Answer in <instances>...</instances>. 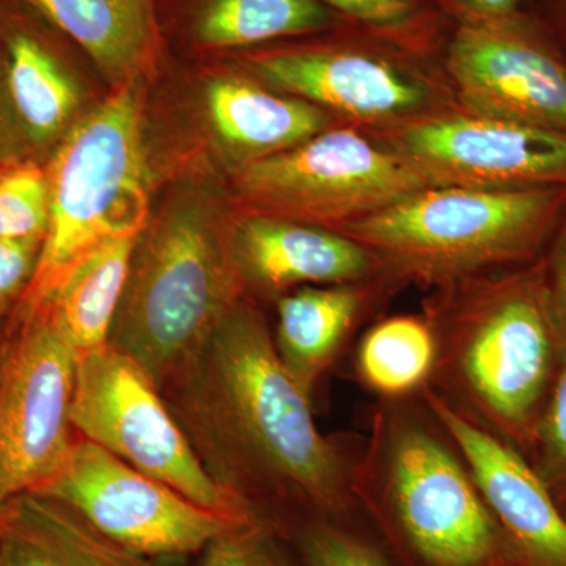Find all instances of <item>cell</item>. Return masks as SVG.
<instances>
[{"label":"cell","mask_w":566,"mask_h":566,"mask_svg":"<svg viewBox=\"0 0 566 566\" xmlns=\"http://www.w3.org/2000/svg\"><path fill=\"white\" fill-rule=\"evenodd\" d=\"M33 494L66 506L115 545L164 560L199 556L212 539L253 517L205 509L82 438L62 471Z\"/></svg>","instance_id":"8fae6325"},{"label":"cell","mask_w":566,"mask_h":566,"mask_svg":"<svg viewBox=\"0 0 566 566\" xmlns=\"http://www.w3.org/2000/svg\"><path fill=\"white\" fill-rule=\"evenodd\" d=\"M566 188L431 186L337 232L379 255L401 285L436 289L542 259Z\"/></svg>","instance_id":"5b68a950"},{"label":"cell","mask_w":566,"mask_h":566,"mask_svg":"<svg viewBox=\"0 0 566 566\" xmlns=\"http://www.w3.org/2000/svg\"><path fill=\"white\" fill-rule=\"evenodd\" d=\"M197 51H249L333 31L342 21L319 0H159Z\"/></svg>","instance_id":"ffe728a7"},{"label":"cell","mask_w":566,"mask_h":566,"mask_svg":"<svg viewBox=\"0 0 566 566\" xmlns=\"http://www.w3.org/2000/svg\"><path fill=\"white\" fill-rule=\"evenodd\" d=\"M436 342L424 315H398L371 324L354 353V378L378 400L412 397L433 376Z\"/></svg>","instance_id":"7402d4cb"},{"label":"cell","mask_w":566,"mask_h":566,"mask_svg":"<svg viewBox=\"0 0 566 566\" xmlns=\"http://www.w3.org/2000/svg\"><path fill=\"white\" fill-rule=\"evenodd\" d=\"M430 186L566 188V134L453 107L374 134Z\"/></svg>","instance_id":"4fadbf2b"},{"label":"cell","mask_w":566,"mask_h":566,"mask_svg":"<svg viewBox=\"0 0 566 566\" xmlns=\"http://www.w3.org/2000/svg\"><path fill=\"white\" fill-rule=\"evenodd\" d=\"M524 9L545 25L566 55V0H534Z\"/></svg>","instance_id":"836d02e7"},{"label":"cell","mask_w":566,"mask_h":566,"mask_svg":"<svg viewBox=\"0 0 566 566\" xmlns=\"http://www.w3.org/2000/svg\"><path fill=\"white\" fill-rule=\"evenodd\" d=\"M62 39L57 28L20 0L0 3L7 96L33 155L59 144L81 103Z\"/></svg>","instance_id":"2e32d148"},{"label":"cell","mask_w":566,"mask_h":566,"mask_svg":"<svg viewBox=\"0 0 566 566\" xmlns=\"http://www.w3.org/2000/svg\"><path fill=\"white\" fill-rule=\"evenodd\" d=\"M222 73L208 82L207 112L212 132L237 169L297 147L342 125L314 104L266 88L262 81Z\"/></svg>","instance_id":"ac0fdd59"},{"label":"cell","mask_w":566,"mask_h":566,"mask_svg":"<svg viewBox=\"0 0 566 566\" xmlns=\"http://www.w3.org/2000/svg\"><path fill=\"white\" fill-rule=\"evenodd\" d=\"M25 159H33V153L11 111L6 80H3L2 51H0V167L13 166Z\"/></svg>","instance_id":"d6a6232c"},{"label":"cell","mask_w":566,"mask_h":566,"mask_svg":"<svg viewBox=\"0 0 566 566\" xmlns=\"http://www.w3.org/2000/svg\"><path fill=\"white\" fill-rule=\"evenodd\" d=\"M0 3H2V0H0Z\"/></svg>","instance_id":"8d00e7d4"},{"label":"cell","mask_w":566,"mask_h":566,"mask_svg":"<svg viewBox=\"0 0 566 566\" xmlns=\"http://www.w3.org/2000/svg\"><path fill=\"white\" fill-rule=\"evenodd\" d=\"M77 359L41 301L21 300L0 327V512L69 461L80 439L71 423Z\"/></svg>","instance_id":"9c48e42d"},{"label":"cell","mask_w":566,"mask_h":566,"mask_svg":"<svg viewBox=\"0 0 566 566\" xmlns=\"http://www.w3.org/2000/svg\"><path fill=\"white\" fill-rule=\"evenodd\" d=\"M243 69L268 87L385 134L457 107L444 71L422 54L346 28L243 51Z\"/></svg>","instance_id":"52a82bcc"},{"label":"cell","mask_w":566,"mask_h":566,"mask_svg":"<svg viewBox=\"0 0 566 566\" xmlns=\"http://www.w3.org/2000/svg\"><path fill=\"white\" fill-rule=\"evenodd\" d=\"M420 395L460 447L517 556L531 566H566V517L527 458L461 415L430 387Z\"/></svg>","instance_id":"5bb4252c"},{"label":"cell","mask_w":566,"mask_h":566,"mask_svg":"<svg viewBox=\"0 0 566 566\" xmlns=\"http://www.w3.org/2000/svg\"><path fill=\"white\" fill-rule=\"evenodd\" d=\"M71 423L80 438L196 504L226 515L252 516L207 474L147 371L114 346L77 359Z\"/></svg>","instance_id":"30bf717a"},{"label":"cell","mask_w":566,"mask_h":566,"mask_svg":"<svg viewBox=\"0 0 566 566\" xmlns=\"http://www.w3.org/2000/svg\"><path fill=\"white\" fill-rule=\"evenodd\" d=\"M0 566H80L14 515L0 512Z\"/></svg>","instance_id":"f1b7e54d"},{"label":"cell","mask_w":566,"mask_h":566,"mask_svg":"<svg viewBox=\"0 0 566 566\" xmlns=\"http://www.w3.org/2000/svg\"><path fill=\"white\" fill-rule=\"evenodd\" d=\"M305 566H398L364 513L311 517L285 536Z\"/></svg>","instance_id":"d4e9b609"},{"label":"cell","mask_w":566,"mask_h":566,"mask_svg":"<svg viewBox=\"0 0 566 566\" xmlns=\"http://www.w3.org/2000/svg\"><path fill=\"white\" fill-rule=\"evenodd\" d=\"M230 240L245 293L277 300L297 286L395 281L371 249L326 227L243 214L232 221Z\"/></svg>","instance_id":"9a60e30c"},{"label":"cell","mask_w":566,"mask_h":566,"mask_svg":"<svg viewBox=\"0 0 566 566\" xmlns=\"http://www.w3.org/2000/svg\"><path fill=\"white\" fill-rule=\"evenodd\" d=\"M547 303L566 359V216L543 253Z\"/></svg>","instance_id":"4dcf8cb0"},{"label":"cell","mask_w":566,"mask_h":566,"mask_svg":"<svg viewBox=\"0 0 566 566\" xmlns=\"http://www.w3.org/2000/svg\"><path fill=\"white\" fill-rule=\"evenodd\" d=\"M50 227L46 170L36 159L0 169V238L44 241Z\"/></svg>","instance_id":"484cf974"},{"label":"cell","mask_w":566,"mask_h":566,"mask_svg":"<svg viewBox=\"0 0 566 566\" xmlns=\"http://www.w3.org/2000/svg\"><path fill=\"white\" fill-rule=\"evenodd\" d=\"M50 21L114 85L139 82L158 62L159 0H20Z\"/></svg>","instance_id":"d6986e66"},{"label":"cell","mask_w":566,"mask_h":566,"mask_svg":"<svg viewBox=\"0 0 566 566\" xmlns=\"http://www.w3.org/2000/svg\"><path fill=\"white\" fill-rule=\"evenodd\" d=\"M163 395L216 485L279 534L311 517L359 512L353 442L319 431L312 398L283 367L266 316L249 297Z\"/></svg>","instance_id":"6da1fadb"},{"label":"cell","mask_w":566,"mask_h":566,"mask_svg":"<svg viewBox=\"0 0 566 566\" xmlns=\"http://www.w3.org/2000/svg\"><path fill=\"white\" fill-rule=\"evenodd\" d=\"M398 290L403 286L386 279L352 285L301 286L275 300V352L312 400L316 386L344 356L357 331Z\"/></svg>","instance_id":"e0dca14e"},{"label":"cell","mask_w":566,"mask_h":566,"mask_svg":"<svg viewBox=\"0 0 566 566\" xmlns=\"http://www.w3.org/2000/svg\"><path fill=\"white\" fill-rule=\"evenodd\" d=\"M137 84L115 87L55 145L44 166L50 227L21 300H48L96 249L137 237L150 219L151 172Z\"/></svg>","instance_id":"8992f818"},{"label":"cell","mask_w":566,"mask_h":566,"mask_svg":"<svg viewBox=\"0 0 566 566\" xmlns=\"http://www.w3.org/2000/svg\"><path fill=\"white\" fill-rule=\"evenodd\" d=\"M449 22L504 20L523 10L524 0H434Z\"/></svg>","instance_id":"1f68e13d"},{"label":"cell","mask_w":566,"mask_h":566,"mask_svg":"<svg viewBox=\"0 0 566 566\" xmlns=\"http://www.w3.org/2000/svg\"><path fill=\"white\" fill-rule=\"evenodd\" d=\"M199 566H305L285 536L249 517L212 539L199 554Z\"/></svg>","instance_id":"4316f807"},{"label":"cell","mask_w":566,"mask_h":566,"mask_svg":"<svg viewBox=\"0 0 566 566\" xmlns=\"http://www.w3.org/2000/svg\"><path fill=\"white\" fill-rule=\"evenodd\" d=\"M439 54L461 109L566 134V55L524 7L504 20L449 22Z\"/></svg>","instance_id":"7c38bea8"},{"label":"cell","mask_w":566,"mask_h":566,"mask_svg":"<svg viewBox=\"0 0 566 566\" xmlns=\"http://www.w3.org/2000/svg\"><path fill=\"white\" fill-rule=\"evenodd\" d=\"M136 240L125 237L103 244L41 301L59 333L80 356L109 345Z\"/></svg>","instance_id":"44dd1931"},{"label":"cell","mask_w":566,"mask_h":566,"mask_svg":"<svg viewBox=\"0 0 566 566\" xmlns=\"http://www.w3.org/2000/svg\"><path fill=\"white\" fill-rule=\"evenodd\" d=\"M423 304L436 360L428 387L527 457L566 365L542 259L436 286Z\"/></svg>","instance_id":"7a4b0ae2"},{"label":"cell","mask_w":566,"mask_h":566,"mask_svg":"<svg viewBox=\"0 0 566 566\" xmlns=\"http://www.w3.org/2000/svg\"><path fill=\"white\" fill-rule=\"evenodd\" d=\"M0 169H2V167H0Z\"/></svg>","instance_id":"74e56055"},{"label":"cell","mask_w":566,"mask_h":566,"mask_svg":"<svg viewBox=\"0 0 566 566\" xmlns=\"http://www.w3.org/2000/svg\"><path fill=\"white\" fill-rule=\"evenodd\" d=\"M557 505H558V509L562 510V513H564V515L566 517V499H564V501L557 502Z\"/></svg>","instance_id":"e575fe53"},{"label":"cell","mask_w":566,"mask_h":566,"mask_svg":"<svg viewBox=\"0 0 566 566\" xmlns=\"http://www.w3.org/2000/svg\"><path fill=\"white\" fill-rule=\"evenodd\" d=\"M556 502L566 499V365L558 375L527 453Z\"/></svg>","instance_id":"83f0119b"},{"label":"cell","mask_w":566,"mask_h":566,"mask_svg":"<svg viewBox=\"0 0 566 566\" xmlns=\"http://www.w3.org/2000/svg\"><path fill=\"white\" fill-rule=\"evenodd\" d=\"M424 188L431 186L403 156L374 134L349 125H335L234 172V191L248 214L333 230Z\"/></svg>","instance_id":"ba28073f"},{"label":"cell","mask_w":566,"mask_h":566,"mask_svg":"<svg viewBox=\"0 0 566 566\" xmlns=\"http://www.w3.org/2000/svg\"><path fill=\"white\" fill-rule=\"evenodd\" d=\"M352 486L398 566L526 564L420 394L376 401L367 438L354 446Z\"/></svg>","instance_id":"3957f363"},{"label":"cell","mask_w":566,"mask_h":566,"mask_svg":"<svg viewBox=\"0 0 566 566\" xmlns=\"http://www.w3.org/2000/svg\"><path fill=\"white\" fill-rule=\"evenodd\" d=\"M43 241L0 238V319H6L31 285Z\"/></svg>","instance_id":"f546056e"},{"label":"cell","mask_w":566,"mask_h":566,"mask_svg":"<svg viewBox=\"0 0 566 566\" xmlns=\"http://www.w3.org/2000/svg\"><path fill=\"white\" fill-rule=\"evenodd\" d=\"M230 238L232 221L200 191L175 196L137 234L109 345L161 392L245 297Z\"/></svg>","instance_id":"277c9868"},{"label":"cell","mask_w":566,"mask_h":566,"mask_svg":"<svg viewBox=\"0 0 566 566\" xmlns=\"http://www.w3.org/2000/svg\"><path fill=\"white\" fill-rule=\"evenodd\" d=\"M342 24L427 55L439 54L449 21L434 0H319Z\"/></svg>","instance_id":"603a6c76"},{"label":"cell","mask_w":566,"mask_h":566,"mask_svg":"<svg viewBox=\"0 0 566 566\" xmlns=\"http://www.w3.org/2000/svg\"><path fill=\"white\" fill-rule=\"evenodd\" d=\"M513 566H531V565H527V564H517V565H513Z\"/></svg>","instance_id":"d590c367"},{"label":"cell","mask_w":566,"mask_h":566,"mask_svg":"<svg viewBox=\"0 0 566 566\" xmlns=\"http://www.w3.org/2000/svg\"><path fill=\"white\" fill-rule=\"evenodd\" d=\"M6 509L80 566H164V558L140 556L115 545L66 506L44 495H20Z\"/></svg>","instance_id":"cb8c5ba5"}]
</instances>
